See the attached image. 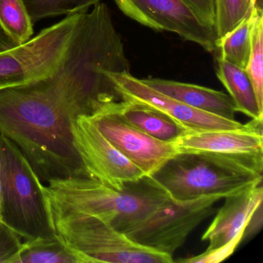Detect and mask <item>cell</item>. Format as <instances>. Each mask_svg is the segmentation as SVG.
Masks as SVG:
<instances>
[{"mask_svg":"<svg viewBox=\"0 0 263 263\" xmlns=\"http://www.w3.org/2000/svg\"><path fill=\"white\" fill-rule=\"evenodd\" d=\"M47 183L46 191L52 209L92 215L112 224L136 218L169 196L150 177L130 183L123 191L90 177L52 180Z\"/></svg>","mask_w":263,"mask_h":263,"instance_id":"cell-2","label":"cell"},{"mask_svg":"<svg viewBox=\"0 0 263 263\" xmlns=\"http://www.w3.org/2000/svg\"><path fill=\"white\" fill-rule=\"evenodd\" d=\"M121 11L144 27L168 31L208 52L216 50L215 29L205 25L185 0H115Z\"/></svg>","mask_w":263,"mask_h":263,"instance_id":"cell-11","label":"cell"},{"mask_svg":"<svg viewBox=\"0 0 263 263\" xmlns=\"http://www.w3.org/2000/svg\"><path fill=\"white\" fill-rule=\"evenodd\" d=\"M205 25L215 30V0H185Z\"/></svg>","mask_w":263,"mask_h":263,"instance_id":"cell-25","label":"cell"},{"mask_svg":"<svg viewBox=\"0 0 263 263\" xmlns=\"http://www.w3.org/2000/svg\"><path fill=\"white\" fill-rule=\"evenodd\" d=\"M252 0H215L217 41L235 30L252 13Z\"/></svg>","mask_w":263,"mask_h":263,"instance_id":"cell-22","label":"cell"},{"mask_svg":"<svg viewBox=\"0 0 263 263\" xmlns=\"http://www.w3.org/2000/svg\"><path fill=\"white\" fill-rule=\"evenodd\" d=\"M118 110L129 124L164 142H173L189 132L167 115L143 104L123 101L118 104Z\"/></svg>","mask_w":263,"mask_h":263,"instance_id":"cell-15","label":"cell"},{"mask_svg":"<svg viewBox=\"0 0 263 263\" xmlns=\"http://www.w3.org/2000/svg\"><path fill=\"white\" fill-rule=\"evenodd\" d=\"M262 184L224 198V203L201 237L209 241L206 250L229 242L246 229L257 209L262 204Z\"/></svg>","mask_w":263,"mask_h":263,"instance_id":"cell-13","label":"cell"},{"mask_svg":"<svg viewBox=\"0 0 263 263\" xmlns=\"http://www.w3.org/2000/svg\"><path fill=\"white\" fill-rule=\"evenodd\" d=\"M220 199L206 196L177 202L168 196L152 210L113 226L135 242L173 256L189 235L215 212L214 205Z\"/></svg>","mask_w":263,"mask_h":263,"instance_id":"cell-6","label":"cell"},{"mask_svg":"<svg viewBox=\"0 0 263 263\" xmlns=\"http://www.w3.org/2000/svg\"><path fill=\"white\" fill-rule=\"evenodd\" d=\"M34 24L47 17L84 13L101 0H22Z\"/></svg>","mask_w":263,"mask_h":263,"instance_id":"cell-21","label":"cell"},{"mask_svg":"<svg viewBox=\"0 0 263 263\" xmlns=\"http://www.w3.org/2000/svg\"><path fill=\"white\" fill-rule=\"evenodd\" d=\"M262 204H261L255 210L252 218L249 220V223H248L247 226H246V229H245L243 239L250 238V237L253 236L255 234L258 233V231L261 229V226H262Z\"/></svg>","mask_w":263,"mask_h":263,"instance_id":"cell-26","label":"cell"},{"mask_svg":"<svg viewBox=\"0 0 263 263\" xmlns=\"http://www.w3.org/2000/svg\"><path fill=\"white\" fill-rule=\"evenodd\" d=\"M120 102L107 104L88 118L115 148L145 177L152 176L178 155V151L173 142L152 138L127 122L118 110Z\"/></svg>","mask_w":263,"mask_h":263,"instance_id":"cell-10","label":"cell"},{"mask_svg":"<svg viewBox=\"0 0 263 263\" xmlns=\"http://www.w3.org/2000/svg\"><path fill=\"white\" fill-rule=\"evenodd\" d=\"M74 144L90 178L123 191L145 177L103 135L91 120L81 116L73 125Z\"/></svg>","mask_w":263,"mask_h":263,"instance_id":"cell-12","label":"cell"},{"mask_svg":"<svg viewBox=\"0 0 263 263\" xmlns=\"http://www.w3.org/2000/svg\"><path fill=\"white\" fill-rule=\"evenodd\" d=\"M243 235L244 231L239 232L236 236L223 246L206 250L196 256L181 258L176 261L181 263H218L224 261L235 252L239 243L243 240Z\"/></svg>","mask_w":263,"mask_h":263,"instance_id":"cell-24","label":"cell"},{"mask_svg":"<svg viewBox=\"0 0 263 263\" xmlns=\"http://www.w3.org/2000/svg\"><path fill=\"white\" fill-rule=\"evenodd\" d=\"M252 13L235 30L222 39L216 41L217 58L246 70L252 42Z\"/></svg>","mask_w":263,"mask_h":263,"instance_id":"cell-18","label":"cell"},{"mask_svg":"<svg viewBox=\"0 0 263 263\" xmlns=\"http://www.w3.org/2000/svg\"><path fill=\"white\" fill-rule=\"evenodd\" d=\"M23 245L22 237L0 220V263H15Z\"/></svg>","mask_w":263,"mask_h":263,"instance_id":"cell-23","label":"cell"},{"mask_svg":"<svg viewBox=\"0 0 263 263\" xmlns=\"http://www.w3.org/2000/svg\"><path fill=\"white\" fill-rule=\"evenodd\" d=\"M111 72H130V65L110 10L99 3L81 13L54 71L0 90V134L17 146L43 183L89 177L73 125L79 117L123 101Z\"/></svg>","mask_w":263,"mask_h":263,"instance_id":"cell-1","label":"cell"},{"mask_svg":"<svg viewBox=\"0 0 263 263\" xmlns=\"http://www.w3.org/2000/svg\"><path fill=\"white\" fill-rule=\"evenodd\" d=\"M1 214H2V189H1V183H0V220H1Z\"/></svg>","mask_w":263,"mask_h":263,"instance_id":"cell-27","label":"cell"},{"mask_svg":"<svg viewBox=\"0 0 263 263\" xmlns=\"http://www.w3.org/2000/svg\"><path fill=\"white\" fill-rule=\"evenodd\" d=\"M252 1H253L254 4H256L257 1H258V0H252Z\"/></svg>","mask_w":263,"mask_h":263,"instance_id":"cell-28","label":"cell"},{"mask_svg":"<svg viewBox=\"0 0 263 263\" xmlns=\"http://www.w3.org/2000/svg\"><path fill=\"white\" fill-rule=\"evenodd\" d=\"M173 144L178 154L198 155L233 170L262 175V126L249 130L187 132Z\"/></svg>","mask_w":263,"mask_h":263,"instance_id":"cell-8","label":"cell"},{"mask_svg":"<svg viewBox=\"0 0 263 263\" xmlns=\"http://www.w3.org/2000/svg\"><path fill=\"white\" fill-rule=\"evenodd\" d=\"M1 220L23 239L57 236L45 185L17 146L0 134Z\"/></svg>","mask_w":263,"mask_h":263,"instance_id":"cell-3","label":"cell"},{"mask_svg":"<svg viewBox=\"0 0 263 263\" xmlns=\"http://www.w3.org/2000/svg\"><path fill=\"white\" fill-rule=\"evenodd\" d=\"M150 178L177 202L224 198L262 183V175L238 172L191 154H178Z\"/></svg>","mask_w":263,"mask_h":263,"instance_id":"cell-5","label":"cell"},{"mask_svg":"<svg viewBox=\"0 0 263 263\" xmlns=\"http://www.w3.org/2000/svg\"><path fill=\"white\" fill-rule=\"evenodd\" d=\"M215 64L217 77L229 92L237 112L244 114L252 120L263 121V111L258 107L253 85L246 70L218 58L215 60Z\"/></svg>","mask_w":263,"mask_h":263,"instance_id":"cell-16","label":"cell"},{"mask_svg":"<svg viewBox=\"0 0 263 263\" xmlns=\"http://www.w3.org/2000/svg\"><path fill=\"white\" fill-rule=\"evenodd\" d=\"M15 263H83L78 254L57 236L24 241Z\"/></svg>","mask_w":263,"mask_h":263,"instance_id":"cell-17","label":"cell"},{"mask_svg":"<svg viewBox=\"0 0 263 263\" xmlns=\"http://www.w3.org/2000/svg\"><path fill=\"white\" fill-rule=\"evenodd\" d=\"M252 16V42L246 71L253 85L258 107L263 111V13L257 3Z\"/></svg>","mask_w":263,"mask_h":263,"instance_id":"cell-20","label":"cell"},{"mask_svg":"<svg viewBox=\"0 0 263 263\" xmlns=\"http://www.w3.org/2000/svg\"><path fill=\"white\" fill-rule=\"evenodd\" d=\"M123 101L143 104L172 118L189 132L220 130H249L262 126L261 120H252L243 124L190 107L163 95L144 84L130 72L109 73Z\"/></svg>","mask_w":263,"mask_h":263,"instance_id":"cell-9","label":"cell"},{"mask_svg":"<svg viewBox=\"0 0 263 263\" xmlns=\"http://www.w3.org/2000/svg\"><path fill=\"white\" fill-rule=\"evenodd\" d=\"M141 81L154 90L194 108L226 119L235 120L236 107L232 98L224 92L160 78H149Z\"/></svg>","mask_w":263,"mask_h":263,"instance_id":"cell-14","label":"cell"},{"mask_svg":"<svg viewBox=\"0 0 263 263\" xmlns=\"http://www.w3.org/2000/svg\"><path fill=\"white\" fill-rule=\"evenodd\" d=\"M33 25L22 0H0V28L15 44L30 41Z\"/></svg>","mask_w":263,"mask_h":263,"instance_id":"cell-19","label":"cell"},{"mask_svg":"<svg viewBox=\"0 0 263 263\" xmlns=\"http://www.w3.org/2000/svg\"><path fill=\"white\" fill-rule=\"evenodd\" d=\"M51 209L55 232L83 263H172L173 256L141 246L113 224L85 214Z\"/></svg>","mask_w":263,"mask_h":263,"instance_id":"cell-4","label":"cell"},{"mask_svg":"<svg viewBox=\"0 0 263 263\" xmlns=\"http://www.w3.org/2000/svg\"><path fill=\"white\" fill-rule=\"evenodd\" d=\"M81 14L67 16L27 42L0 51V90L32 82L54 71Z\"/></svg>","mask_w":263,"mask_h":263,"instance_id":"cell-7","label":"cell"}]
</instances>
